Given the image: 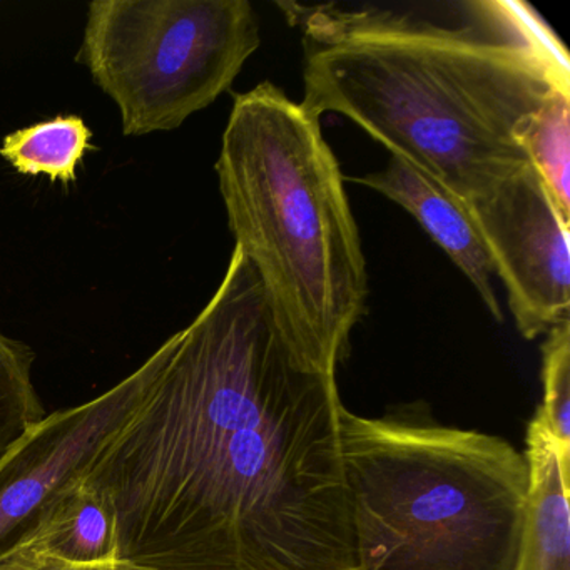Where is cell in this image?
Segmentation results:
<instances>
[{"mask_svg":"<svg viewBox=\"0 0 570 570\" xmlns=\"http://www.w3.org/2000/svg\"><path fill=\"white\" fill-rule=\"evenodd\" d=\"M86 475L153 570H353L335 373L303 358L235 246Z\"/></svg>","mask_w":570,"mask_h":570,"instance_id":"obj_1","label":"cell"},{"mask_svg":"<svg viewBox=\"0 0 570 570\" xmlns=\"http://www.w3.org/2000/svg\"><path fill=\"white\" fill-rule=\"evenodd\" d=\"M278 8L302 29L303 108L345 116L462 203L529 165L527 119L570 91L566 48L525 2Z\"/></svg>","mask_w":570,"mask_h":570,"instance_id":"obj_2","label":"cell"},{"mask_svg":"<svg viewBox=\"0 0 570 570\" xmlns=\"http://www.w3.org/2000/svg\"><path fill=\"white\" fill-rule=\"evenodd\" d=\"M232 235L296 352L336 373L366 313L368 273L322 121L273 82L235 96L216 161Z\"/></svg>","mask_w":570,"mask_h":570,"instance_id":"obj_3","label":"cell"},{"mask_svg":"<svg viewBox=\"0 0 570 570\" xmlns=\"http://www.w3.org/2000/svg\"><path fill=\"white\" fill-rule=\"evenodd\" d=\"M353 570H515L525 455L473 430L340 409Z\"/></svg>","mask_w":570,"mask_h":570,"instance_id":"obj_4","label":"cell"},{"mask_svg":"<svg viewBox=\"0 0 570 570\" xmlns=\"http://www.w3.org/2000/svg\"><path fill=\"white\" fill-rule=\"evenodd\" d=\"M259 46L248 0H96L76 61L118 106L122 135L146 136L209 108Z\"/></svg>","mask_w":570,"mask_h":570,"instance_id":"obj_5","label":"cell"},{"mask_svg":"<svg viewBox=\"0 0 570 570\" xmlns=\"http://www.w3.org/2000/svg\"><path fill=\"white\" fill-rule=\"evenodd\" d=\"M165 358L163 343L98 399L46 415L0 460V559L26 546L51 507L86 479L102 449L141 405Z\"/></svg>","mask_w":570,"mask_h":570,"instance_id":"obj_6","label":"cell"},{"mask_svg":"<svg viewBox=\"0 0 570 570\" xmlns=\"http://www.w3.org/2000/svg\"><path fill=\"white\" fill-rule=\"evenodd\" d=\"M463 205L505 285L520 335L537 340L570 320V223L530 163Z\"/></svg>","mask_w":570,"mask_h":570,"instance_id":"obj_7","label":"cell"},{"mask_svg":"<svg viewBox=\"0 0 570 570\" xmlns=\"http://www.w3.org/2000/svg\"><path fill=\"white\" fill-rule=\"evenodd\" d=\"M348 181L382 193L409 212L472 283L490 315L502 322V308L493 289L495 269L492 259L475 223L459 198L396 156H390L382 171L348 178Z\"/></svg>","mask_w":570,"mask_h":570,"instance_id":"obj_8","label":"cell"},{"mask_svg":"<svg viewBox=\"0 0 570 570\" xmlns=\"http://www.w3.org/2000/svg\"><path fill=\"white\" fill-rule=\"evenodd\" d=\"M530 509L515 570H570V469L540 409L527 425Z\"/></svg>","mask_w":570,"mask_h":570,"instance_id":"obj_9","label":"cell"},{"mask_svg":"<svg viewBox=\"0 0 570 570\" xmlns=\"http://www.w3.org/2000/svg\"><path fill=\"white\" fill-rule=\"evenodd\" d=\"M22 547L69 562L119 559L115 510L95 487L81 480L51 507L38 532Z\"/></svg>","mask_w":570,"mask_h":570,"instance_id":"obj_10","label":"cell"},{"mask_svg":"<svg viewBox=\"0 0 570 570\" xmlns=\"http://www.w3.org/2000/svg\"><path fill=\"white\" fill-rule=\"evenodd\" d=\"M92 131L79 116H56L6 136L0 156L22 176H48L62 185L76 181L78 166L92 151Z\"/></svg>","mask_w":570,"mask_h":570,"instance_id":"obj_11","label":"cell"},{"mask_svg":"<svg viewBox=\"0 0 570 570\" xmlns=\"http://www.w3.org/2000/svg\"><path fill=\"white\" fill-rule=\"evenodd\" d=\"M519 145L570 223V91H553L527 119Z\"/></svg>","mask_w":570,"mask_h":570,"instance_id":"obj_12","label":"cell"},{"mask_svg":"<svg viewBox=\"0 0 570 570\" xmlns=\"http://www.w3.org/2000/svg\"><path fill=\"white\" fill-rule=\"evenodd\" d=\"M35 352L0 332V460L46 416L32 382Z\"/></svg>","mask_w":570,"mask_h":570,"instance_id":"obj_13","label":"cell"},{"mask_svg":"<svg viewBox=\"0 0 570 570\" xmlns=\"http://www.w3.org/2000/svg\"><path fill=\"white\" fill-rule=\"evenodd\" d=\"M542 382L543 403L539 409L559 446L563 466L570 469V320L546 335Z\"/></svg>","mask_w":570,"mask_h":570,"instance_id":"obj_14","label":"cell"},{"mask_svg":"<svg viewBox=\"0 0 570 570\" xmlns=\"http://www.w3.org/2000/svg\"><path fill=\"white\" fill-rule=\"evenodd\" d=\"M0 570H153L136 566L125 559L99 563H78L48 553L19 547L14 552L0 559Z\"/></svg>","mask_w":570,"mask_h":570,"instance_id":"obj_15","label":"cell"}]
</instances>
